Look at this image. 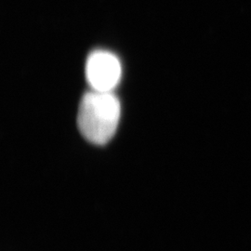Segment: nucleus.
I'll return each instance as SVG.
<instances>
[{
    "instance_id": "nucleus-2",
    "label": "nucleus",
    "mask_w": 251,
    "mask_h": 251,
    "mask_svg": "<svg viewBox=\"0 0 251 251\" xmlns=\"http://www.w3.org/2000/svg\"><path fill=\"white\" fill-rule=\"evenodd\" d=\"M121 63L117 56L104 50L90 54L86 63V76L93 90L111 92L121 77Z\"/></svg>"
},
{
    "instance_id": "nucleus-1",
    "label": "nucleus",
    "mask_w": 251,
    "mask_h": 251,
    "mask_svg": "<svg viewBox=\"0 0 251 251\" xmlns=\"http://www.w3.org/2000/svg\"><path fill=\"white\" fill-rule=\"evenodd\" d=\"M120 118V103L112 92L90 91L81 100L77 126L91 144L103 145L114 137Z\"/></svg>"
}]
</instances>
